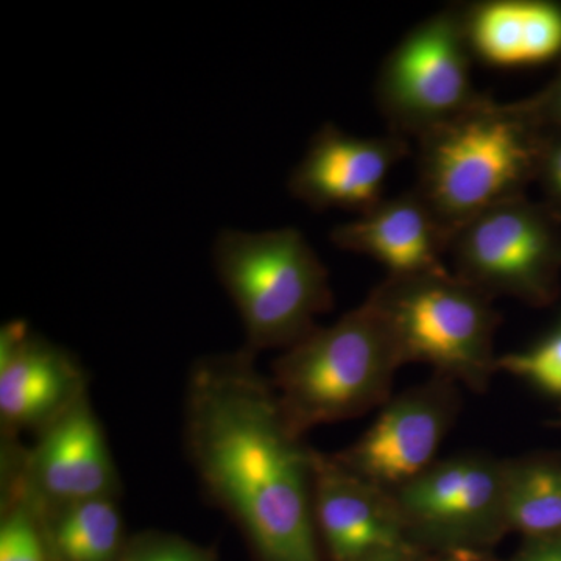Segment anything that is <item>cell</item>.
<instances>
[{
  "instance_id": "cell-1",
  "label": "cell",
  "mask_w": 561,
  "mask_h": 561,
  "mask_svg": "<svg viewBox=\"0 0 561 561\" xmlns=\"http://www.w3.org/2000/svg\"><path fill=\"white\" fill-rule=\"evenodd\" d=\"M184 408V440L203 489L262 561H320L316 451L290 430L254 353L198 360Z\"/></svg>"
},
{
  "instance_id": "cell-2",
  "label": "cell",
  "mask_w": 561,
  "mask_h": 561,
  "mask_svg": "<svg viewBox=\"0 0 561 561\" xmlns=\"http://www.w3.org/2000/svg\"><path fill=\"white\" fill-rule=\"evenodd\" d=\"M545 128L522 102L483 95L470 110L419 139L413 187L451 243L483 210L522 197L537 180Z\"/></svg>"
},
{
  "instance_id": "cell-3",
  "label": "cell",
  "mask_w": 561,
  "mask_h": 561,
  "mask_svg": "<svg viewBox=\"0 0 561 561\" xmlns=\"http://www.w3.org/2000/svg\"><path fill=\"white\" fill-rule=\"evenodd\" d=\"M400 348L370 300L317 328L273 362L280 412L295 434L382 408L391 398Z\"/></svg>"
},
{
  "instance_id": "cell-4",
  "label": "cell",
  "mask_w": 561,
  "mask_h": 561,
  "mask_svg": "<svg viewBox=\"0 0 561 561\" xmlns=\"http://www.w3.org/2000/svg\"><path fill=\"white\" fill-rule=\"evenodd\" d=\"M214 267L245 330L247 350H287L332 308L330 275L295 228L221 231Z\"/></svg>"
},
{
  "instance_id": "cell-5",
  "label": "cell",
  "mask_w": 561,
  "mask_h": 561,
  "mask_svg": "<svg viewBox=\"0 0 561 561\" xmlns=\"http://www.w3.org/2000/svg\"><path fill=\"white\" fill-rule=\"evenodd\" d=\"M405 364H427L434 375L483 393L497 373L494 335L501 313L493 298L446 271L387 276L371 290Z\"/></svg>"
},
{
  "instance_id": "cell-6",
  "label": "cell",
  "mask_w": 561,
  "mask_h": 561,
  "mask_svg": "<svg viewBox=\"0 0 561 561\" xmlns=\"http://www.w3.org/2000/svg\"><path fill=\"white\" fill-rule=\"evenodd\" d=\"M472 57L465 7L438 11L413 27L387 55L376 81L390 133L420 139L481 101L472 87Z\"/></svg>"
},
{
  "instance_id": "cell-7",
  "label": "cell",
  "mask_w": 561,
  "mask_h": 561,
  "mask_svg": "<svg viewBox=\"0 0 561 561\" xmlns=\"http://www.w3.org/2000/svg\"><path fill=\"white\" fill-rule=\"evenodd\" d=\"M560 225L526 195L483 210L449 243L454 275L493 300L502 295L548 305L559 291Z\"/></svg>"
},
{
  "instance_id": "cell-8",
  "label": "cell",
  "mask_w": 561,
  "mask_h": 561,
  "mask_svg": "<svg viewBox=\"0 0 561 561\" xmlns=\"http://www.w3.org/2000/svg\"><path fill=\"white\" fill-rule=\"evenodd\" d=\"M405 537L442 549L489 545L508 530L504 460L481 453L437 460L391 493Z\"/></svg>"
},
{
  "instance_id": "cell-9",
  "label": "cell",
  "mask_w": 561,
  "mask_h": 561,
  "mask_svg": "<svg viewBox=\"0 0 561 561\" xmlns=\"http://www.w3.org/2000/svg\"><path fill=\"white\" fill-rule=\"evenodd\" d=\"M3 490H18L38 508L116 497L121 476L105 431L84 394L38 434L31 449L3 443Z\"/></svg>"
},
{
  "instance_id": "cell-10",
  "label": "cell",
  "mask_w": 561,
  "mask_h": 561,
  "mask_svg": "<svg viewBox=\"0 0 561 561\" xmlns=\"http://www.w3.org/2000/svg\"><path fill=\"white\" fill-rule=\"evenodd\" d=\"M459 383L434 375L391 397L367 432L334 459L365 481L393 493L435 463L459 415Z\"/></svg>"
},
{
  "instance_id": "cell-11",
  "label": "cell",
  "mask_w": 561,
  "mask_h": 561,
  "mask_svg": "<svg viewBox=\"0 0 561 561\" xmlns=\"http://www.w3.org/2000/svg\"><path fill=\"white\" fill-rule=\"evenodd\" d=\"M88 394L87 376L68 350L33 334L25 321L0 332V424L5 438L36 435Z\"/></svg>"
},
{
  "instance_id": "cell-12",
  "label": "cell",
  "mask_w": 561,
  "mask_h": 561,
  "mask_svg": "<svg viewBox=\"0 0 561 561\" xmlns=\"http://www.w3.org/2000/svg\"><path fill=\"white\" fill-rule=\"evenodd\" d=\"M409 151V140L393 133L359 138L327 124L291 171L290 194L316 210L364 214L382 201L387 176Z\"/></svg>"
},
{
  "instance_id": "cell-13",
  "label": "cell",
  "mask_w": 561,
  "mask_h": 561,
  "mask_svg": "<svg viewBox=\"0 0 561 561\" xmlns=\"http://www.w3.org/2000/svg\"><path fill=\"white\" fill-rule=\"evenodd\" d=\"M313 516L335 561H379L413 551L391 493L317 451Z\"/></svg>"
},
{
  "instance_id": "cell-14",
  "label": "cell",
  "mask_w": 561,
  "mask_h": 561,
  "mask_svg": "<svg viewBox=\"0 0 561 561\" xmlns=\"http://www.w3.org/2000/svg\"><path fill=\"white\" fill-rule=\"evenodd\" d=\"M339 249L378 261L389 276L440 273L449 239L415 190L383 197L356 220L331 232Z\"/></svg>"
},
{
  "instance_id": "cell-15",
  "label": "cell",
  "mask_w": 561,
  "mask_h": 561,
  "mask_svg": "<svg viewBox=\"0 0 561 561\" xmlns=\"http://www.w3.org/2000/svg\"><path fill=\"white\" fill-rule=\"evenodd\" d=\"M472 55L494 68H526L561 57V7L489 0L465 7Z\"/></svg>"
},
{
  "instance_id": "cell-16",
  "label": "cell",
  "mask_w": 561,
  "mask_h": 561,
  "mask_svg": "<svg viewBox=\"0 0 561 561\" xmlns=\"http://www.w3.org/2000/svg\"><path fill=\"white\" fill-rule=\"evenodd\" d=\"M38 511L57 560H119L124 548V518L116 497L72 502Z\"/></svg>"
},
{
  "instance_id": "cell-17",
  "label": "cell",
  "mask_w": 561,
  "mask_h": 561,
  "mask_svg": "<svg viewBox=\"0 0 561 561\" xmlns=\"http://www.w3.org/2000/svg\"><path fill=\"white\" fill-rule=\"evenodd\" d=\"M508 530L529 540L561 537V463L545 457L504 460Z\"/></svg>"
},
{
  "instance_id": "cell-18",
  "label": "cell",
  "mask_w": 561,
  "mask_h": 561,
  "mask_svg": "<svg viewBox=\"0 0 561 561\" xmlns=\"http://www.w3.org/2000/svg\"><path fill=\"white\" fill-rule=\"evenodd\" d=\"M39 511L18 490H3L0 561H54Z\"/></svg>"
},
{
  "instance_id": "cell-19",
  "label": "cell",
  "mask_w": 561,
  "mask_h": 561,
  "mask_svg": "<svg viewBox=\"0 0 561 561\" xmlns=\"http://www.w3.org/2000/svg\"><path fill=\"white\" fill-rule=\"evenodd\" d=\"M497 371L522 378L549 397L561 398V331L529 350L497 356Z\"/></svg>"
},
{
  "instance_id": "cell-20",
  "label": "cell",
  "mask_w": 561,
  "mask_h": 561,
  "mask_svg": "<svg viewBox=\"0 0 561 561\" xmlns=\"http://www.w3.org/2000/svg\"><path fill=\"white\" fill-rule=\"evenodd\" d=\"M124 561H213L208 552L164 535H149L133 542L130 549L122 557Z\"/></svg>"
},
{
  "instance_id": "cell-21",
  "label": "cell",
  "mask_w": 561,
  "mask_h": 561,
  "mask_svg": "<svg viewBox=\"0 0 561 561\" xmlns=\"http://www.w3.org/2000/svg\"><path fill=\"white\" fill-rule=\"evenodd\" d=\"M545 194V206L561 224V130L545 128L537 180Z\"/></svg>"
},
{
  "instance_id": "cell-22",
  "label": "cell",
  "mask_w": 561,
  "mask_h": 561,
  "mask_svg": "<svg viewBox=\"0 0 561 561\" xmlns=\"http://www.w3.org/2000/svg\"><path fill=\"white\" fill-rule=\"evenodd\" d=\"M519 102L542 128L561 130V68L545 90Z\"/></svg>"
},
{
  "instance_id": "cell-23",
  "label": "cell",
  "mask_w": 561,
  "mask_h": 561,
  "mask_svg": "<svg viewBox=\"0 0 561 561\" xmlns=\"http://www.w3.org/2000/svg\"><path fill=\"white\" fill-rule=\"evenodd\" d=\"M518 561H561V537L529 540Z\"/></svg>"
},
{
  "instance_id": "cell-24",
  "label": "cell",
  "mask_w": 561,
  "mask_h": 561,
  "mask_svg": "<svg viewBox=\"0 0 561 561\" xmlns=\"http://www.w3.org/2000/svg\"><path fill=\"white\" fill-rule=\"evenodd\" d=\"M413 551L398 553V556L389 557V559H383L379 561H411Z\"/></svg>"
}]
</instances>
